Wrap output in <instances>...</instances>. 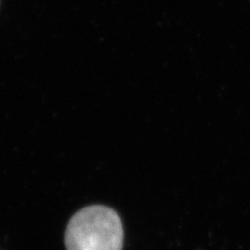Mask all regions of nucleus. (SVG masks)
I'll list each match as a JSON object with an SVG mask.
<instances>
[{"label":"nucleus","instance_id":"1","mask_svg":"<svg viewBox=\"0 0 250 250\" xmlns=\"http://www.w3.org/2000/svg\"><path fill=\"white\" fill-rule=\"evenodd\" d=\"M123 229L114 209L92 206L77 212L66 230L67 250H122Z\"/></svg>","mask_w":250,"mask_h":250}]
</instances>
